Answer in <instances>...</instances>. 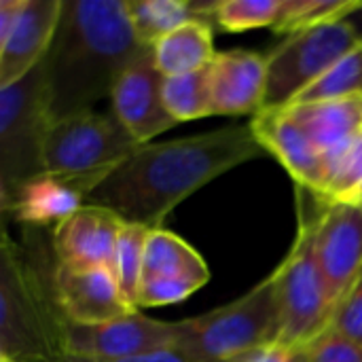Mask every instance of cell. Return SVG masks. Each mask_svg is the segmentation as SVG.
Segmentation results:
<instances>
[{"label":"cell","mask_w":362,"mask_h":362,"mask_svg":"<svg viewBox=\"0 0 362 362\" xmlns=\"http://www.w3.org/2000/svg\"><path fill=\"white\" fill-rule=\"evenodd\" d=\"M259 157H265V151L259 146L250 123L148 142L104 176L87 204L110 210L123 223L161 229L168 214L187 197Z\"/></svg>","instance_id":"cell-1"},{"label":"cell","mask_w":362,"mask_h":362,"mask_svg":"<svg viewBox=\"0 0 362 362\" xmlns=\"http://www.w3.org/2000/svg\"><path fill=\"white\" fill-rule=\"evenodd\" d=\"M127 19L125 0H64L42 59L49 121L93 110L119 74L148 53Z\"/></svg>","instance_id":"cell-2"},{"label":"cell","mask_w":362,"mask_h":362,"mask_svg":"<svg viewBox=\"0 0 362 362\" xmlns=\"http://www.w3.org/2000/svg\"><path fill=\"white\" fill-rule=\"evenodd\" d=\"M51 267L0 229V350L13 362L66 361Z\"/></svg>","instance_id":"cell-3"},{"label":"cell","mask_w":362,"mask_h":362,"mask_svg":"<svg viewBox=\"0 0 362 362\" xmlns=\"http://www.w3.org/2000/svg\"><path fill=\"white\" fill-rule=\"evenodd\" d=\"M178 350L208 362H235L280 339L276 278L269 274L235 301L202 316L178 320Z\"/></svg>","instance_id":"cell-4"},{"label":"cell","mask_w":362,"mask_h":362,"mask_svg":"<svg viewBox=\"0 0 362 362\" xmlns=\"http://www.w3.org/2000/svg\"><path fill=\"white\" fill-rule=\"evenodd\" d=\"M297 191V235L288 255L272 272L280 305V339L293 346H310L333 325L335 303L327 291L314 255V214L318 197L312 191Z\"/></svg>","instance_id":"cell-5"},{"label":"cell","mask_w":362,"mask_h":362,"mask_svg":"<svg viewBox=\"0 0 362 362\" xmlns=\"http://www.w3.org/2000/svg\"><path fill=\"white\" fill-rule=\"evenodd\" d=\"M140 144L106 110L49 121L42 138V172L102 180Z\"/></svg>","instance_id":"cell-6"},{"label":"cell","mask_w":362,"mask_h":362,"mask_svg":"<svg viewBox=\"0 0 362 362\" xmlns=\"http://www.w3.org/2000/svg\"><path fill=\"white\" fill-rule=\"evenodd\" d=\"M361 42L362 34L350 19L291 34L267 53V87L261 110L288 108L314 81Z\"/></svg>","instance_id":"cell-7"},{"label":"cell","mask_w":362,"mask_h":362,"mask_svg":"<svg viewBox=\"0 0 362 362\" xmlns=\"http://www.w3.org/2000/svg\"><path fill=\"white\" fill-rule=\"evenodd\" d=\"M49 127L42 62L0 89V176L11 195L42 174V138Z\"/></svg>","instance_id":"cell-8"},{"label":"cell","mask_w":362,"mask_h":362,"mask_svg":"<svg viewBox=\"0 0 362 362\" xmlns=\"http://www.w3.org/2000/svg\"><path fill=\"white\" fill-rule=\"evenodd\" d=\"M178 325L155 320L144 314L129 312L102 325L62 327L64 354L83 361H121L165 348H174Z\"/></svg>","instance_id":"cell-9"},{"label":"cell","mask_w":362,"mask_h":362,"mask_svg":"<svg viewBox=\"0 0 362 362\" xmlns=\"http://www.w3.org/2000/svg\"><path fill=\"white\" fill-rule=\"evenodd\" d=\"M314 255L337 310L362 276V204L318 197Z\"/></svg>","instance_id":"cell-10"},{"label":"cell","mask_w":362,"mask_h":362,"mask_svg":"<svg viewBox=\"0 0 362 362\" xmlns=\"http://www.w3.org/2000/svg\"><path fill=\"white\" fill-rule=\"evenodd\" d=\"M161 85L163 74L148 51L119 74L110 91V112L140 146L178 125L163 106Z\"/></svg>","instance_id":"cell-11"},{"label":"cell","mask_w":362,"mask_h":362,"mask_svg":"<svg viewBox=\"0 0 362 362\" xmlns=\"http://www.w3.org/2000/svg\"><path fill=\"white\" fill-rule=\"evenodd\" d=\"M51 291L62 320L70 325H102L136 312L106 267L78 269L53 261Z\"/></svg>","instance_id":"cell-12"},{"label":"cell","mask_w":362,"mask_h":362,"mask_svg":"<svg viewBox=\"0 0 362 362\" xmlns=\"http://www.w3.org/2000/svg\"><path fill=\"white\" fill-rule=\"evenodd\" d=\"M250 127L259 146L282 163L295 187L325 195L327 161L286 108L257 112Z\"/></svg>","instance_id":"cell-13"},{"label":"cell","mask_w":362,"mask_h":362,"mask_svg":"<svg viewBox=\"0 0 362 362\" xmlns=\"http://www.w3.org/2000/svg\"><path fill=\"white\" fill-rule=\"evenodd\" d=\"M123 221L110 210L85 204L51 229V250L59 265L106 267L112 272L117 238Z\"/></svg>","instance_id":"cell-14"},{"label":"cell","mask_w":362,"mask_h":362,"mask_svg":"<svg viewBox=\"0 0 362 362\" xmlns=\"http://www.w3.org/2000/svg\"><path fill=\"white\" fill-rule=\"evenodd\" d=\"M212 117L257 115L267 87V55L257 51H216L208 66Z\"/></svg>","instance_id":"cell-15"},{"label":"cell","mask_w":362,"mask_h":362,"mask_svg":"<svg viewBox=\"0 0 362 362\" xmlns=\"http://www.w3.org/2000/svg\"><path fill=\"white\" fill-rule=\"evenodd\" d=\"M98 182L95 178L42 172L13 193L8 218L25 229H55L87 204Z\"/></svg>","instance_id":"cell-16"},{"label":"cell","mask_w":362,"mask_h":362,"mask_svg":"<svg viewBox=\"0 0 362 362\" xmlns=\"http://www.w3.org/2000/svg\"><path fill=\"white\" fill-rule=\"evenodd\" d=\"M64 0H21L0 53V89L36 68L53 40Z\"/></svg>","instance_id":"cell-17"},{"label":"cell","mask_w":362,"mask_h":362,"mask_svg":"<svg viewBox=\"0 0 362 362\" xmlns=\"http://www.w3.org/2000/svg\"><path fill=\"white\" fill-rule=\"evenodd\" d=\"M329 163L362 132V95L320 100L286 108Z\"/></svg>","instance_id":"cell-18"},{"label":"cell","mask_w":362,"mask_h":362,"mask_svg":"<svg viewBox=\"0 0 362 362\" xmlns=\"http://www.w3.org/2000/svg\"><path fill=\"white\" fill-rule=\"evenodd\" d=\"M180 280L202 288L210 280V269L202 255L180 235L168 229H151L144 246L142 280Z\"/></svg>","instance_id":"cell-19"},{"label":"cell","mask_w":362,"mask_h":362,"mask_svg":"<svg viewBox=\"0 0 362 362\" xmlns=\"http://www.w3.org/2000/svg\"><path fill=\"white\" fill-rule=\"evenodd\" d=\"M151 51L153 62L163 76L202 70L216 55L214 28L206 19H191L157 40Z\"/></svg>","instance_id":"cell-20"},{"label":"cell","mask_w":362,"mask_h":362,"mask_svg":"<svg viewBox=\"0 0 362 362\" xmlns=\"http://www.w3.org/2000/svg\"><path fill=\"white\" fill-rule=\"evenodd\" d=\"M127 19L136 38L153 47L182 23L197 19L193 2L187 0H125Z\"/></svg>","instance_id":"cell-21"},{"label":"cell","mask_w":362,"mask_h":362,"mask_svg":"<svg viewBox=\"0 0 362 362\" xmlns=\"http://www.w3.org/2000/svg\"><path fill=\"white\" fill-rule=\"evenodd\" d=\"M284 0H218V2H195V13L206 19L212 28L225 32H246L255 28H274Z\"/></svg>","instance_id":"cell-22"},{"label":"cell","mask_w":362,"mask_h":362,"mask_svg":"<svg viewBox=\"0 0 362 362\" xmlns=\"http://www.w3.org/2000/svg\"><path fill=\"white\" fill-rule=\"evenodd\" d=\"M208 66L202 70H195V72H187V74L163 76L161 100H163L168 115L176 123L212 117Z\"/></svg>","instance_id":"cell-23"},{"label":"cell","mask_w":362,"mask_h":362,"mask_svg":"<svg viewBox=\"0 0 362 362\" xmlns=\"http://www.w3.org/2000/svg\"><path fill=\"white\" fill-rule=\"evenodd\" d=\"M358 11H362L361 0H284L274 30L291 36L325 23L348 21Z\"/></svg>","instance_id":"cell-24"},{"label":"cell","mask_w":362,"mask_h":362,"mask_svg":"<svg viewBox=\"0 0 362 362\" xmlns=\"http://www.w3.org/2000/svg\"><path fill=\"white\" fill-rule=\"evenodd\" d=\"M151 229L123 223L117 248H115V261H112V276L119 284V291L123 299L129 303V308L138 310V288L142 282V267H144V246L146 235Z\"/></svg>","instance_id":"cell-25"},{"label":"cell","mask_w":362,"mask_h":362,"mask_svg":"<svg viewBox=\"0 0 362 362\" xmlns=\"http://www.w3.org/2000/svg\"><path fill=\"white\" fill-rule=\"evenodd\" d=\"M362 95V42L350 53L337 59L318 81H314L291 106L320 102V100H341Z\"/></svg>","instance_id":"cell-26"},{"label":"cell","mask_w":362,"mask_h":362,"mask_svg":"<svg viewBox=\"0 0 362 362\" xmlns=\"http://www.w3.org/2000/svg\"><path fill=\"white\" fill-rule=\"evenodd\" d=\"M325 199L362 204V132L329 163Z\"/></svg>","instance_id":"cell-27"},{"label":"cell","mask_w":362,"mask_h":362,"mask_svg":"<svg viewBox=\"0 0 362 362\" xmlns=\"http://www.w3.org/2000/svg\"><path fill=\"white\" fill-rule=\"evenodd\" d=\"M312 362H362V348L333 329H327L310 346Z\"/></svg>","instance_id":"cell-28"},{"label":"cell","mask_w":362,"mask_h":362,"mask_svg":"<svg viewBox=\"0 0 362 362\" xmlns=\"http://www.w3.org/2000/svg\"><path fill=\"white\" fill-rule=\"evenodd\" d=\"M331 329L362 348V276L337 305Z\"/></svg>","instance_id":"cell-29"},{"label":"cell","mask_w":362,"mask_h":362,"mask_svg":"<svg viewBox=\"0 0 362 362\" xmlns=\"http://www.w3.org/2000/svg\"><path fill=\"white\" fill-rule=\"evenodd\" d=\"M235 362H312L308 346H293L284 341H274L269 346L257 348L244 354Z\"/></svg>","instance_id":"cell-30"},{"label":"cell","mask_w":362,"mask_h":362,"mask_svg":"<svg viewBox=\"0 0 362 362\" xmlns=\"http://www.w3.org/2000/svg\"><path fill=\"white\" fill-rule=\"evenodd\" d=\"M64 362H208L202 358H195L178 348H165V350H157V352H148V354H140V356H132V358H121V361H83V358H72L66 356Z\"/></svg>","instance_id":"cell-31"},{"label":"cell","mask_w":362,"mask_h":362,"mask_svg":"<svg viewBox=\"0 0 362 362\" xmlns=\"http://www.w3.org/2000/svg\"><path fill=\"white\" fill-rule=\"evenodd\" d=\"M21 6V0H0V53L6 42V36L11 32L13 19Z\"/></svg>","instance_id":"cell-32"},{"label":"cell","mask_w":362,"mask_h":362,"mask_svg":"<svg viewBox=\"0 0 362 362\" xmlns=\"http://www.w3.org/2000/svg\"><path fill=\"white\" fill-rule=\"evenodd\" d=\"M11 204H13V195H11V191H8V187L4 185L2 176H0V216H8ZM8 221H11V218H8Z\"/></svg>","instance_id":"cell-33"},{"label":"cell","mask_w":362,"mask_h":362,"mask_svg":"<svg viewBox=\"0 0 362 362\" xmlns=\"http://www.w3.org/2000/svg\"><path fill=\"white\" fill-rule=\"evenodd\" d=\"M8 225V216H0V229H4Z\"/></svg>","instance_id":"cell-34"},{"label":"cell","mask_w":362,"mask_h":362,"mask_svg":"<svg viewBox=\"0 0 362 362\" xmlns=\"http://www.w3.org/2000/svg\"><path fill=\"white\" fill-rule=\"evenodd\" d=\"M0 362H13V361H11V358H8V356H6V354L0 350Z\"/></svg>","instance_id":"cell-35"}]
</instances>
